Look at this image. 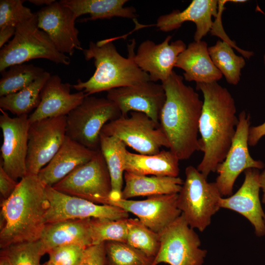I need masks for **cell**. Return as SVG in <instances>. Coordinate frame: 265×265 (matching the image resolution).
Here are the masks:
<instances>
[{
	"label": "cell",
	"mask_w": 265,
	"mask_h": 265,
	"mask_svg": "<svg viewBox=\"0 0 265 265\" xmlns=\"http://www.w3.org/2000/svg\"><path fill=\"white\" fill-rule=\"evenodd\" d=\"M203 95L199 132L203 157L197 169L207 178L216 172L232 144L238 123L235 100L217 82L196 83Z\"/></svg>",
	"instance_id": "1"
},
{
	"label": "cell",
	"mask_w": 265,
	"mask_h": 265,
	"mask_svg": "<svg viewBox=\"0 0 265 265\" xmlns=\"http://www.w3.org/2000/svg\"><path fill=\"white\" fill-rule=\"evenodd\" d=\"M184 78L174 71L161 82L166 99L159 123L169 143L170 150L180 160L189 159L200 151L198 138L203 102Z\"/></svg>",
	"instance_id": "2"
},
{
	"label": "cell",
	"mask_w": 265,
	"mask_h": 265,
	"mask_svg": "<svg viewBox=\"0 0 265 265\" xmlns=\"http://www.w3.org/2000/svg\"><path fill=\"white\" fill-rule=\"evenodd\" d=\"M49 207L46 186L38 175L27 174L12 194L2 201L0 248L39 240Z\"/></svg>",
	"instance_id": "3"
},
{
	"label": "cell",
	"mask_w": 265,
	"mask_h": 265,
	"mask_svg": "<svg viewBox=\"0 0 265 265\" xmlns=\"http://www.w3.org/2000/svg\"><path fill=\"white\" fill-rule=\"evenodd\" d=\"M135 41L128 45V56L125 58L116 50L112 39L94 43L90 42L83 53L86 60L93 59L96 67L87 80H78L72 87L83 91L86 96L112 89L150 81L149 75L140 69L133 58Z\"/></svg>",
	"instance_id": "4"
},
{
	"label": "cell",
	"mask_w": 265,
	"mask_h": 265,
	"mask_svg": "<svg viewBox=\"0 0 265 265\" xmlns=\"http://www.w3.org/2000/svg\"><path fill=\"white\" fill-rule=\"evenodd\" d=\"M185 174L178 193L177 206L190 227L203 232L220 209L222 195L215 182H208L197 168L186 167Z\"/></svg>",
	"instance_id": "5"
},
{
	"label": "cell",
	"mask_w": 265,
	"mask_h": 265,
	"mask_svg": "<svg viewBox=\"0 0 265 265\" xmlns=\"http://www.w3.org/2000/svg\"><path fill=\"white\" fill-rule=\"evenodd\" d=\"M36 58L69 65L70 59L59 53L47 34L38 26L36 13L16 27L13 38L0 50V72Z\"/></svg>",
	"instance_id": "6"
},
{
	"label": "cell",
	"mask_w": 265,
	"mask_h": 265,
	"mask_svg": "<svg viewBox=\"0 0 265 265\" xmlns=\"http://www.w3.org/2000/svg\"><path fill=\"white\" fill-rule=\"evenodd\" d=\"M117 106L107 98L85 96L66 116V136L91 150H100L104 126L121 116Z\"/></svg>",
	"instance_id": "7"
},
{
	"label": "cell",
	"mask_w": 265,
	"mask_h": 265,
	"mask_svg": "<svg viewBox=\"0 0 265 265\" xmlns=\"http://www.w3.org/2000/svg\"><path fill=\"white\" fill-rule=\"evenodd\" d=\"M130 114L108 122L101 133L117 137L142 155L157 154L162 147L169 149L168 139L159 124L142 112L131 111Z\"/></svg>",
	"instance_id": "8"
},
{
	"label": "cell",
	"mask_w": 265,
	"mask_h": 265,
	"mask_svg": "<svg viewBox=\"0 0 265 265\" xmlns=\"http://www.w3.org/2000/svg\"><path fill=\"white\" fill-rule=\"evenodd\" d=\"M52 187L96 204L110 205L111 180L100 149L90 160L76 168Z\"/></svg>",
	"instance_id": "9"
},
{
	"label": "cell",
	"mask_w": 265,
	"mask_h": 265,
	"mask_svg": "<svg viewBox=\"0 0 265 265\" xmlns=\"http://www.w3.org/2000/svg\"><path fill=\"white\" fill-rule=\"evenodd\" d=\"M160 248L153 265H203L207 251L194 229L181 215L159 233Z\"/></svg>",
	"instance_id": "10"
},
{
	"label": "cell",
	"mask_w": 265,
	"mask_h": 265,
	"mask_svg": "<svg viewBox=\"0 0 265 265\" xmlns=\"http://www.w3.org/2000/svg\"><path fill=\"white\" fill-rule=\"evenodd\" d=\"M46 191L49 207L45 217V224L70 219L129 218V212L117 206L96 204L63 193L52 186H46Z\"/></svg>",
	"instance_id": "11"
},
{
	"label": "cell",
	"mask_w": 265,
	"mask_h": 265,
	"mask_svg": "<svg viewBox=\"0 0 265 265\" xmlns=\"http://www.w3.org/2000/svg\"><path fill=\"white\" fill-rule=\"evenodd\" d=\"M66 116H61L30 124L27 174L38 175L60 149L66 136Z\"/></svg>",
	"instance_id": "12"
},
{
	"label": "cell",
	"mask_w": 265,
	"mask_h": 265,
	"mask_svg": "<svg viewBox=\"0 0 265 265\" xmlns=\"http://www.w3.org/2000/svg\"><path fill=\"white\" fill-rule=\"evenodd\" d=\"M250 116L244 110L239 114L236 133L224 160L216 172L215 183L222 196L232 195L235 181L241 172L249 168L263 169L264 162L253 159L248 146Z\"/></svg>",
	"instance_id": "13"
},
{
	"label": "cell",
	"mask_w": 265,
	"mask_h": 265,
	"mask_svg": "<svg viewBox=\"0 0 265 265\" xmlns=\"http://www.w3.org/2000/svg\"><path fill=\"white\" fill-rule=\"evenodd\" d=\"M0 127L3 137L0 165L17 181L27 174L26 160L30 126L28 115L11 117L5 110L0 108Z\"/></svg>",
	"instance_id": "14"
},
{
	"label": "cell",
	"mask_w": 265,
	"mask_h": 265,
	"mask_svg": "<svg viewBox=\"0 0 265 265\" xmlns=\"http://www.w3.org/2000/svg\"><path fill=\"white\" fill-rule=\"evenodd\" d=\"M106 98L117 106L122 116L127 117L131 111L140 112L159 125L166 95L162 84L147 81L108 90Z\"/></svg>",
	"instance_id": "15"
},
{
	"label": "cell",
	"mask_w": 265,
	"mask_h": 265,
	"mask_svg": "<svg viewBox=\"0 0 265 265\" xmlns=\"http://www.w3.org/2000/svg\"><path fill=\"white\" fill-rule=\"evenodd\" d=\"M38 27L50 38L60 53L72 56L76 49L82 50L75 27L77 17L70 8L54 1L36 13Z\"/></svg>",
	"instance_id": "16"
},
{
	"label": "cell",
	"mask_w": 265,
	"mask_h": 265,
	"mask_svg": "<svg viewBox=\"0 0 265 265\" xmlns=\"http://www.w3.org/2000/svg\"><path fill=\"white\" fill-rule=\"evenodd\" d=\"M170 35L163 42L155 44L147 40L138 46L133 58L134 62L142 71L147 73L150 81L155 82L166 80L173 71L178 56L186 48V44L181 40L171 42Z\"/></svg>",
	"instance_id": "17"
},
{
	"label": "cell",
	"mask_w": 265,
	"mask_h": 265,
	"mask_svg": "<svg viewBox=\"0 0 265 265\" xmlns=\"http://www.w3.org/2000/svg\"><path fill=\"white\" fill-rule=\"evenodd\" d=\"M178 196V193L157 195L142 200L121 199L111 205L133 213L147 227L159 234L182 214L177 206Z\"/></svg>",
	"instance_id": "18"
},
{
	"label": "cell",
	"mask_w": 265,
	"mask_h": 265,
	"mask_svg": "<svg viewBox=\"0 0 265 265\" xmlns=\"http://www.w3.org/2000/svg\"><path fill=\"white\" fill-rule=\"evenodd\" d=\"M260 174L258 169L255 168L245 170L244 180L240 188L234 194L221 197L219 207L245 217L253 226L256 235L263 237L265 236V213L259 197Z\"/></svg>",
	"instance_id": "19"
},
{
	"label": "cell",
	"mask_w": 265,
	"mask_h": 265,
	"mask_svg": "<svg viewBox=\"0 0 265 265\" xmlns=\"http://www.w3.org/2000/svg\"><path fill=\"white\" fill-rule=\"evenodd\" d=\"M72 85L63 83L57 75L51 76L43 87L40 103L28 115L30 124L37 121L67 116L78 106L86 95L83 91L71 93Z\"/></svg>",
	"instance_id": "20"
},
{
	"label": "cell",
	"mask_w": 265,
	"mask_h": 265,
	"mask_svg": "<svg viewBox=\"0 0 265 265\" xmlns=\"http://www.w3.org/2000/svg\"><path fill=\"white\" fill-rule=\"evenodd\" d=\"M217 14L218 0H193L182 11L174 10L159 17L156 26L162 31L168 32L178 29L184 22H192L196 26L194 39L198 42L211 31L212 17H216Z\"/></svg>",
	"instance_id": "21"
},
{
	"label": "cell",
	"mask_w": 265,
	"mask_h": 265,
	"mask_svg": "<svg viewBox=\"0 0 265 265\" xmlns=\"http://www.w3.org/2000/svg\"><path fill=\"white\" fill-rule=\"evenodd\" d=\"M99 150L88 149L66 136L60 149L38 176L46 186H53L76 168L90 160Z\"/></svg>",
	"instance_id": "22"
},
{
	"label": "cell",
	"mask_w": 265,
	"mask_h": 265,
	"mask_svg": "<svg viewBox=\"0 0 265 265\" xmlns=\"http://www.w3.org/2000/svg\"><path fill=\"white\" fill-rule=\"evenodd\" d=\"M175 67L183 70L185 80L196 83L217 82L222 74L213 64L203 41L190 43L178 56Z\"/></svg>",
	"instance_id": "23"
},
{
	"label": "cell",
	"mask_w": 265,
	"mask_h": 265,
	"mask_svg": "<svg viewBox=\"0 0 265 265\" xmlns=\"http://www.w3.org/2000/svg\"><path fill=\"white\" fill-rule=\"evenodd\" d=\"M90 219H70L46 224L39 239L44 254L64 245L79 244L86 248L92 245Z\"/></svg>",
	"instance_id": "24"
},
{
	"label": "cell",
	"mask_w": 265,
	"mask_h": 265,
	"mask_svg": "<svg viewBox=\"0 0 265 265\" xmlns=\"http://www.w3.org/2000/svg\"><path fill=\"white\" fill-rule=\"evenodd\" d=\"M179 160L170 150H161L154 155L135 154L127 150L125 171L141 175L177 177Z\"/></svg>",
	"instance_id": "25"
},
{
	"label": "cell",
	"mask_w": 265,
	"mask_h": 265,
	"mask_svg": "<svg viewBox=\"0 0 265 265\" xmlns=\"http://www.w3.org/2000/svg\"><path fill=\"white\" fill-rule=\"evenodd\" d=\"M125 186L122 199L127 200L137 196L178 193L184 181L179 177H151L137 175L125 171Z\"/></svg>",
	"instance_id": "26"
},
{
	"label": "cell",
	"mask_w": 265,
	"mask_h": 265,
	"mask_svg": "<svg viewBox=\"0 0 265 265\" xmlns=\"http://www.w3.org/2000/svg\"><path fill=\"white\" fill-rule=\"evenodd\" d=\"M100 149L105 158L110 175L111 191L109 196L110 205L122 199L123 173L125 172L126 145L112 136L101 133Z\"/></svg>",
	"instance_id": "27"
},
{
	"label": "cell",
	"mask_w": 265,
	"mask_h": 265,
	"mask_svg": "<svg viewBox=\"0 0 265 265\" xmlns=\"http://www.w3.org/2000/svg\"><path fill=\"white\" fill-rule=\"evenodd\" d=\"M59 2L73 11L77 18L89 14L90 17L87 20L136 17L134 7L124 6L127 0H61Z\"/></svg>",
	"instance_id": "28"
},
{
	"label": "cell",
	"mask_w": 265,
	"mask_h": 265,
	"mask_svg": "<svg viewBox=\"0 0 265 265\" xmlns=\"http://www.w3.org/2000/svg\"><path fill=\"white\" fill-rule=\"evenodd\" d=\"M50 77V73L45 71L25 88L17 92L0 97V108L5 111H9L16 116L28 115L38 106L42 89Z\"/></svg>",
	"instance_id": "29"
},
{
	"label": "cell",
	"mask_w": 265,
	"mask_h": 265,
	"mask_svg": "<svg viewBox=\"0 0 265 265\" xmlns=\"http://www.w3.org/2000/svg\"><path fill=\"white\" fill-rule=\"evenodd\" d=\"M208 51L213 64L226 81L237 85L240 80L241 70L245 65L244 58L236 55L231 45L223 41H217L214 46L208 47Z\"/></svg>",
	"instance_id": "30"
},
{
	"label": "cell",
	"mask_w": 265,
	"mask_h": 265,
	"mask_svg": "<svg viewBox=\"0 0 265 265\" xmlns=\"http://www.w3.org/2000/svg\"><path fill=\"white\" fill-rule=\"evenodd\" d=\"M45 71L33 64L11 66L1 72L0 97L17 92L29 85Z\"/></svg>",
	"instance_id": "31"
},
{
	"label": "cell",
	"mask_w": 265,
	"mask_h": 265,
	"mask_svg": "<svg viewBox=\"0 0 265 265\" xmlns=\"http://www.w3.org/2000/svg\"><path fill=\"white\" fill-rule=\"evenodd\" d=\"M106 265H153L150 257L127 242H105Z\"/></svg>",
	"instance_id": "32"
},
{
	"label": "cell",
	"mask_w": 265,
	"mask_h": 265,
	"mask_svg": "<svg viewBox=\"0 0 265 265\" xmlns=\"http://www.w3.org/2000/svg\"><path fill=\"white\" fill-rule=\"evenodd\" d=\"M128 218H91L90 233L92 245L108 241L127 242Z\"/></svg>",
	"instance_id": "33"
},
{
	"label": "cell",
	"mask_w": 265,
	"mask_h": 265,
	"mask_svg": "<svg viewBox=\"0 0 265 265\" xmlns=\"http://www.w3.org/2000/svg\"><path fill=\"white\" fill-rule=\"evenodd\" d=\"M127 243L153 258L157 255L160 245L159 234L147 227L138 218L128 219Z\"/></svg>",
	"instance_id": "34"
},
{
	"label": "cell",
	"mask_w": 265,
	"mask_h": 265,
	"mask_svg": "<svg viewBox=\"0 0 265 265\" xmlns=\"http://www.w3.org/2000/svg\"><path fill=\"white\" fill-rule=\"evenodd\" d=\"M0 254L6 256L11 265H41L44 255L39 240L11 245L1 249Z\"/></svg>",
	"instance_id": "35"
},
{
	"label": "cell",
	"mask_w": 265,
	"mask_h": 265,
	"mask_svg": "<svg viewBox=\"0 0 265 265\" xmlns=\"http://www.w3.org/2000/svg\"><path fill=\"white\" fill-rule=\"evenodd\" d=\"M23 0H0V28L16 27L31 19L34 13L24 5Z\"/></svg>",
	"instance_id": "36"
},
{
	"label": "cell",
	"mask_w": 265,
	"mask_h": 265,
	"mask_svg": "<svg viewBox=\"0 0 265 265\" xmlns=\"http://www.w3.org/2000/svg\"><path fill=\"white\" fill-rule=\"evenodd\" d=\"M85 248L74 244L57 246L48 253L49 260L54 265H80Z\"/></svg>",
	"instance_id": "37"
},
{
	"label": "cell",
	"mask_w": 265,
	"mask_h": 265,
	"mask_svg": "<svg viewBox=\"0 0 265 265\" xmlns=\"http://www.w3.org/2000/svg\"><path fill=\"white\" fill-rule=\"evenodd\" d=\"M228 1V0H218V8L219 9L218 10V14L216 17V20L214 22H213V26L210 31L211 34L220 37L223 41L226 42L230 44L232 47L235 48V49L241 53L244 57L249 58L253 55V53L239 48L236 45L234 42L230 40L224 31L223 28L221 24V15L224 10V4Z\"/></svg>",
	"instance_id": "38"
},
{
	"label": "cell",
	"mask_w": 265,
	"mask_h": 265,
	"mask_svg": "<svg viewBox=\"0 0 265 265\" xmlns=\"http://www.w3.org/2000/svg\"><path fill=\"white\" fill-rule=\"evenodd\" d=\"M80 265H106L105 242L86 248Z\"/></svg>",
	"instance_id": "39"
},
{
	"label": "cell",
	"mask_w": 265,
	"mask_h": 265,
	"mask_svg": "<svg viewBox=\"0 0 265 265\" xmlns=\"http://www.w3.org/2000/svg\"><path fill=\"white\" fill-rule=\"evenodd\" d=\"M18 182L12 178L0 166V193L2 200L8 198L15 189Z\"/></svg>",
	"instance_id": "40"
},
{
	"label": "cell",
	"mask_w": 265,
	"mask_h": 265,
	"mask_svg": "<svg viewBox=\"0 0 265 265\" xmlns=\"http://www.w3.org/2000/svg\"><path fill=\"white\" fill-rule=\"evenodd\" d=\"M264 136H265V122L260 125L250 127L248 145L251 146L256 145Z\"/></svg>",
	"instance_id": "41"
},
{
	"label": "cell",
	"mask_w": 265,
	"mask_h": 265,
	"mask_svg": "<svg viewBox=\"0 0 265 265\" xmlns=\"http://www.w3.org/2000/svg\"><path fill=\"white\" fill-rule=\"evenodd\" d=\"M16 27L6 26L0 28V48H2L9 39L14 36L16 32Z\"/></svg>",
	"instance_id": "42"
},
{
	"label": "cell",
	"mask_w": 265,
	"mask_h": 265,
	"mask_svg": "<svg viewBox=\"0 0 265 265\" xmlns=\"http://www.w3.org/2000/svg\"><path fill=\"white\" fill-rule=\"evenodd\" d=\"M259 182L260 188L263 191V196L262 201L265 205V169L260 174Z\"/></svg>",
	"instance_id": "43"
},
{
	"label": "cell",
	"mask_w": 265,
	"mask_h": 265,
	"mask_svg": "<svg viewBox=\"0 0 265 265\" xmlns=\"http://www.w3.org/2000/svg\"><path fill=\"white\" fill-rule=\"evenodd\" d=\"M28 1L36 6H48L53 3L54 0H29Z\"/></svg>",
	"instance_id": "44"
},
{
	"label": "cell",
	"mask_w": 265,
	"mask_h": 265,
	"mask_svg": "<svg viewBox=\"0 0 265 265\" xmlns=\"http://www.w3.org/2000/svg\"><path fill=\"white\" fill-rule=\"evenodd\" d=\"M0 265H11V264L6 256L0 254Z\"/></svg>",
	"instance_id": "45"
},
{
	"label": "cell",
	"mask_w": 265,
	"mask_h": 265,
	"mask_svg": "<svg viewBox=\"0 0 265 265\" xmlns=\"http://www.w3.org/2000/svg\"><path fill=\"white\" fill-rule=\"evenodd\" d=\"M229 1L231 2H234V3H242L246 2V0H230Z\"/></svg>",
	"instance_id": "46"
},
{
	"label": "cell",
	"mask_w": 265,
	"mask_h": 265,
	"mask_svg": "<svg viewBox=\"0 0 265 265\" xmlns=\"http://www.w3.org/2000/svg\"><path fill=\"white\" fill-rule=\"evenodd\" d=\"M41 265H54L53 263H52L49 260H48L47 262L44 263L43 264H41Z\"/></svg>",
	"instance_id": "47"
},
{
	"label": "cell",
	"mask_w": 265,
	"mask_h": 265,
	"mask_svg": "<svg viewBox=\"0 0 265 265\" xmlns=\"http://www.w3.org/2000/svg\"><path fill=\"white\" fill-rule=\"evenodd\" d=\"M264 64H265V53L264 56Z\"/></svg>",
	"instance_id": "48"
}]
</instances>
